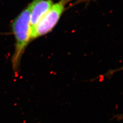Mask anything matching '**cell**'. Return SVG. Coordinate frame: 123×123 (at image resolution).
<instances>
[{
  "label": "cell",
  "instance_id": "1",
  "mask_svg": "<svg viewBox=\"0 0 123 123\" xmlns=\"http://www.w3.org/2000/svg\"><path fill=\"white\" fill-rule=\"evenodd\" d=\"M39 0H33L11 23V26L15 39V50L12 58V67L15 71L18 70L22 55L31 42V11Z\"/></svg>",
  "mask_w": 123,
  "mask_h": 123
},
{
  "label": "cell",
  "instance_id": "2",
  "mask_svg": "<svg viewBox=\"0 0 123 123\" xmlns=\"http://www.w3.org/2000/svg\"><path fill=\"white\" fill-rule=\"evenodd\" d=\"M70 1V0H60L53 5L31 31V41L48 34L53 30L65 11L66 5Z\"/></svg>",
  "mask_w": 123,
  "mask_h": 123
},
{
  "label": "cell",
  "instance_id": "3",
  "mask_svg": "<svg viewBox=\"0 0 123 123\" xmlns=\"http://www.w3.org/2000/svg\"><path fill=\"white\" fill-rule=\"evenodd\" d=\"M53 4L52 0H40L36 3L31 11V30L49 11Z\"/></svg>",
  "mask_w": 123,
  "mask_h": 123
}]
</instances>
